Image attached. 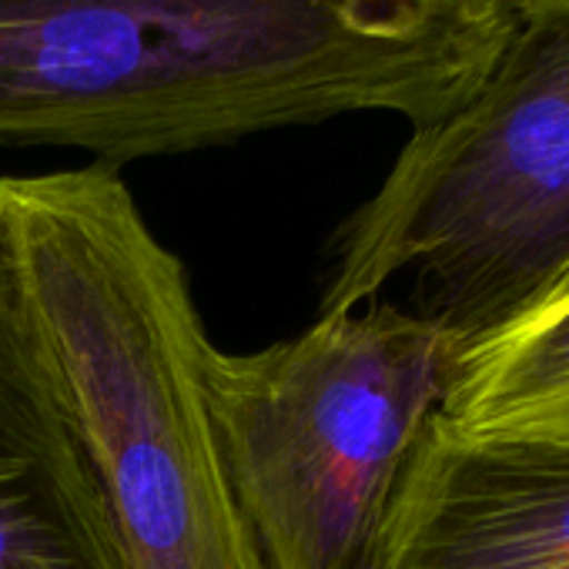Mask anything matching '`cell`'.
Wrapping results in <instances>:
<instances>
[{
  "label": "cell",
  "mask_w": 569,
  "mask_h": 569,
  "mask_svg": "<svg viewBox=\"0 0 569 569\" xmlns=\"http://www.w3.org/2000/svg\"><path fill=\"white\" fill-rule=\"evenodd\" d=\"M516 0H0V144L184 154L342 114L412 131L492 68Z\"/></svg>",
  "instance_id": "6da1fadb"
},
{
  "label": "cell",
  "mask_w": 569,
  "mask_h": 569,
  "mask_svg": "<svg viewBox=\"0 0 569 569\" xmlns=\"http://www.w3.org/2000/svg\"><path fill=\"white\" fill-rule=\"evenodd\" d=\"M0 218L131 569H264L201 392L188 268L118 168L8 174Z\"/></svg>",
  "instance_id": "7a4b0ae2"
},
{
  "label": "cell",
  "mask_w": 569,
  "mask_h": 569,
  "mask_svg": "<svg viewBox=\"0 0 569 569\" xmlns=\"http://www.w3.org/2000/svg\"><path fill=\"white\" fill-rule=\"evenodd\" d=\"M569 264V0H516L476 91L412 131L336 231L319 319L372 302L406 271L416 312L462 342Z\"/></svg>",
  "instance_id": "3957f363"
},
{
  "label": "cell",
  "mask_w": 569,
  "mask_h": 569,
  "mask_svg": "<svg viewBox=\"0 0 569 569\" xmlns=\"http://www.w3.org/2000/svg\"><path fill=\"white\" fill-rule=\"evenodd\" d=\"M459 346L379 299L258 352L204 346L201 392L264 569H369Z\"/></svg>",
  "instance_id": "277c9868"
},
{
  "label": "cell",
  "mask_w": 569,
  "mask_h": 569,
  "mask_svg": "<svg viewBox=\"0 0 569 569\" xmlns=\"http://www.w3.org/2000/svg\"><path fill=\"white\" fill-rule=\"evenodd\" d=\"M369 569H569V442L426 422Z\"/></svg>",
  "instance_id": "5b68a950"
},
{
  "label": "cell",
  "mask_w": 569,
  "mask_h": 569,
  "mask_svg": "<svg viewBox=\"0 0 569 569\" xmlns=\"http://www.w3.org/2000/svg\"><path fill=\"white\" fill-rule=\"evenodd\" d=\"M0 569H131L0 218Z\"/></svg>",
  "instance_id": "8992f818"
},
{
  "label": "cell",
  "mask_w": 569,
  "mask_h": 569,
  "mask_svg": "<svg viewBox=\"0 0 569 569\" xmlns=\"http://www.w3.org/2000/svg\"><path fill=\"white\" fill-rule=\"evenodd\" d=\"M436 419L476 439L569 442V264L459 346Z\"/></svg>",
  "instance_id": "52a82bcc"
}]
</instances>
